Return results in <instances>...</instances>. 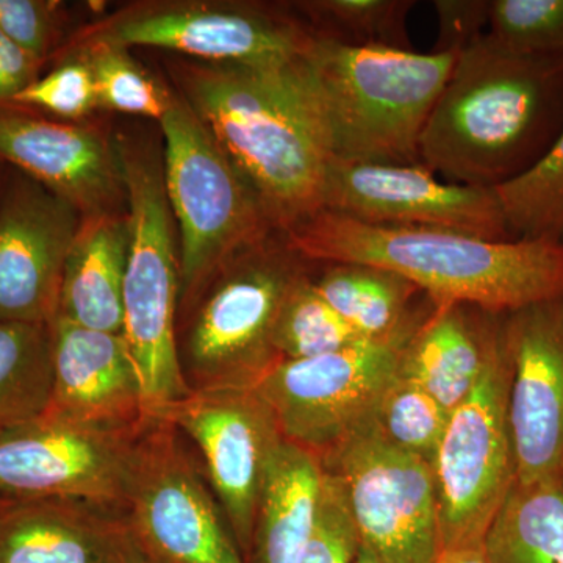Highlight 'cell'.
<instances>
[{
	"label": "cell",
	"mask_w": 563,
	"mask_h": 563,
	"mask_svg": "<svg viewBox=\"0 0 563 563\" xmlns=\"http://www.w3.org/2000/svg\"><path fill=\"white\" fill-rule=\"evenodd\" d=\"M429 313L387 339L361 340L331 354L274 363L254 388L273 410L282 437L322 461L368 426L398 377L404 346Z\"/></svg>",
	"instance_id": "obj_9"
},
{
	"label": "cell",
	"mask_w": 563,
	"mask_h": 563,
	"mask_svg": "<svg viewBox=\"0 0 563 563\" xmlns=\"http://www.w3.org/2000/svg\"><path fill=\"white\" fill-rule=\"evenodd\" d=\"M314 263L276 231L221 269L188 336L196 388L254 387L279 362L273 344L277 318Z\"/></svg>",
	"instance_id": "obj_7"
},
{
	"label": "cell",
	"mask_w": 563,
	"mask_h": 563,
	"mask_svg": "<svg viewBox=\"0 0 563 563\" xmlns=\"http://www.w3.org/2000/svg\"><path fill=\"white\" fill-rule=\"evenodd\" d=\"M136 437L40 417L0 439V495L124 504Z\"/></svg>",
	"instance_id": "obj_15"
},
{
	"label": "cell",
	"mask_w": 563,
	"mask_h": 563,
	"mask_svg": "<svg viewBox=\"0 0 563 563\" xmlns=\"http://www.w3.org/2000/svg\"><path fill=\"white\" fill-rule=\"evenodd\" d=\"M10 498H5V496L0 495V510H2V507L5 506L7 501H9Z\"/></svg>",
	"instance_id": "obj_42"
},
{
	"label": "cell",
	"mask_w": 563,
	"mask_h": 563,
	"mask_svg": "<svg viewBox=\"0 0 563 563\" xmlns=\"http://www.w3.org/2000/svg\"><path fill=\"white\" fill-rule=\"evenodd\" d=\"M496 192L515 240L563 244V131L542 161Z\"/></svg>",
	"instance_id": "obj_28"
},
{
	"label": "cell",
	"mask_w": 563,
	"mask_h": 563,
	"mask_svg": "<svg viewBox=\"0 0 563 563\" xmlns=\"http://www.w3.org/2000/svg\"><path fill=\"white\" fill-rule=\"evenodd\" d=\"M450 412L412 380L396 377L373 415L374 431L396 450L432 465Z\"/></svg>",
	"instance_id": "obj_31"
},
{
	"label": "cell",
	"mask_w": 563,
	"mask_h": 563,
	"mask_svg": "<svg viewBox=\"0 0 563 563\" xmlns=\"http://www.w3.org/2000/svg\"><path fill=\"white\" fill-rule=\"evenodd\" d=\"M312 274L296 284L282 306L273 340L279 361L318 357L363 340L325 302L314 287Z\"/></svg>",
	"instance_id": "obj_29"
},
{
	"label": "cell",
	"mask_w": 563,
	"mask_h": 563,
	"mask_svg": "<svg viewBox=\"0 0 563 563\" xmlns=\"http://www.w3.org/2000/svg\"><path fill=\"white\" fill-rule=\"evenodd\" d=\"M10 107L44 111L66 122L80 120L99 107L95 77L87 63L73 55L46 76L33 80Z\"/></svg>",
	"instance_id": "obj_33"
},
{
	"label": "cell",
	"mask_w": 563,
	"mask_h": 563,
	"mask_svg": "<svg viewBox=\"0 0 563 563\" xmlns=\"http://www.w3.org/2000/svg\"><path fill=\"white\" fill-rule=\"evenodd\" d=\"M432 5L439 24L432 52L459 55L487 33L492 0H435Z\"/></svg>",
	"instance_id": "obj_36"
},
{
	"label": "cell",
	"mask_w": 563,
	"mask_h": 563,
	"mask_svg": "<svg viewBox=\"0 0 563 563\" xmlns=\"http://www.w3.org/2000/svg\"><path fill=\"white\" fill-rule=\"evenodd\" d=\"M325 470L321 457L282 440L258 492L246 563H298L320 514Z\"/></svg>",
	"instance_id": "obj_22"
},
{
	"label": "cell",
	"mask_w": 563,
	"mask_h": 563,
	"mask_svg": "<svg viewBox=\"0 0 563 563\" xmlns=\"http://www.w3.org/2000/svg\"><path fill=\"white\" fill-rule=\"evenodd\" d=\"M457 54L354 47L314 38L306 52L332 157L421 165L426 122Z\"/></svg>",
	"instance_id": "obj_4"
},
{
	"label": "cell",
	"mask_w": 563,
	"mask_h": 563,
	"mask_svg": "<svg viewBox=\"0 0 563 563\" xmlns=\"http://www.w3.org/2000/svg\"><path fill=\"white\" fill-rule=\"evenodd\" d=\"M284 233L307 261L380 266L412 282L435 303L512 313L563 296V244L366 224L329 210Z\"/></svg>",
	"instance_id": "obj_3"
},
{
	"label": "cell",
	"mask_w": 563,
	"mask_h": 563,
	"mask_svg": "<svg viewBox=\"0 0 563 563\" xmlns=\"http://www.w3.org/2000/svg\"><path fill=\"white\" fill-rule=\"evenodd\" d=\"M52 376V324L0 321V439L46 412Z\"/></svg>",
	"instance_id": "obj_26"
},
{
	"label": "cell",
	"mask_w": 563,
	"mask_h": 563,
	"mask_svg": "<svg viewBox=\"0 0 563 563\" xmlns=\"http://www.w3.org/2000/svg\"><path fill=\"white\" fill-rule=\"evenodd\" d=\"M58 3L47 0H0V31L41 63L58 36Z\"/></svg>",
	"instance_id": "obj_35"
},
{
	"label": "cell",
	"mask_w": 563,
	"mask_h": 563,
	"mask_svg": "<svg viewBox=\"0 0 563 563\" xmlns=\"http://www.w3.org/2000/svg\"><path fill=\"white\" fill-rule=\"evenodd\" d=\"M314 38L354 47L412 51L407 18L412 0H313L298 3Z\"/></svg>",
	"instance_id": "obj_27"
},
{
	"label": "cell",
	"mask_w": 563,
	"mask_h": 563,
	"mask_svg": "<svg viewBox=\"0 0 563 563\" xmlns=\"http://www.w3.org/2000/svg\"><path fill=\"white\" fill-rule=\"evenodd\" d=\"M73 203L20 172L0 191V321L52 324L79 232Z\"/></svg>",
	"instance_id": "obj_16"
},
{
	"label": "cell",
	"mask_w": 563,
	"mask_h": 563,
	"mask_svg": "<svg viewBox=\"0 0 563 563\" xmlns=\"http://www.w3.org/2000/svg\"><path fill=\"white\" fill-rule=\"evenodd\" d=\"M121 561L122 563H158L141 550L135 540H133L125 523L121 537Z\"/></svg>",
	"instance_id": "obj_38"
},
{
	"label": "cell",
	"mask_w": 563,
	"mask_h": 563,
	"mask_svg": "<svg viewBox=\"0 0 563 563\" xmlns=\"http://www.w3.org/2000/svg\"><path fill=\"white\" fill-rule=\"evenodd\" d=\"M0 162L73 203L81 217L114 213L125 196L120 144L76 122L0 107Z\"/></svg>",
	"instance_id": "obj_18"
},
{
	"label": "cell",
	"mask_w": 563,
	"mask_h": 563,
	"mask_svg": "<svg viewBox=\"0 0 563 563\" xmlns=\"http://www.w3.org/2000/svg\"><path fill=\"white\" fill-rule=\"evenodd\" d=\"M179 84L279 231L322 210L333 157L306 54L272 66L187 65Z\"/></svg>",
	"instance_id": "obj_1"
},
{
	"label": "cell",
	"mask_w": 563,
	"mask_h": 563,
	"mask_svg": "<svg viewBox=\"0 0 563 563\" xmlns=\"http://www.w3.org/2000/svg\"><path fill=\"white\" fill-rule=\"evenodd\" d=\"M161 124L163 184L179 224L180 296L187 299L279 229L187 101L174 99Z\"/></svg>",
	"instance_id": "obj_5"
},
{
	"label": "cell",
	"mask_w": 563,
	"mask_h": 563,
	"mask_svg": "<svg viewBox=\"0 0 563 563\" xmlns=\"http://www.w3.org/2000/svg\"><path fill=\"white\" fill-rule=\"evenodd\" d=\"M487 32L510 49L563 58V0H492Z\"/></svg>",
	"instance_id": "obj_32"
},
{
	"label": "cell",
	"mask_w": 563,
	"mask_h": 563,
	"mask_svg": "<svg viewBox=\"0 0 563 563\" xmlns=\"http://www.w3.org/2000/svg\"><path fill=\"white\" fill-rule=\"evenodd\" d=\"M358 543L343 484L325 472L317 528L298 563H352Z\"/></svg>",
	"instance_id": "obj_34"
},
{
	"label": "cell",
	"mask_w": 563,
	"mask_h": 563,
	"mask_svg": "<svg viewBox=\"0 0 563 563\" xmlns=\"http://www.w3.org/2000/svg\"><path fill=\"white\" fill-rule=\"evenodd\" d=\"M85 40L168 49L210 65L272 66L301 57L313 35L280 7L252 2H146L92 25Z\"/></svg>",
	"instance_id": "obj_11"
},
{
	"label": "cell",
	"mask_w": 563,
	"mask_h": 563,
	"mask_svg": "<svg viewBox=\"0 0 563 563\" xmlns=\"http://www.w3.org/2000/svg\"><path fill=\"white\" fill-rule=\"evenodd\" d=\"M509 320L472 393L451 410L432 462L442 551L483 548L492 520L517 481L509 391Z\"/></svg>",
	"instance_id": "obj_8"
},
{
	"label": "cell",
	"mask_w": 563,
	"mask_h": 563,
	"mask_svg": "<svg viewBox=\"0 0 563 563\" xmlns=\"http://www.w3.org/2000/svg\"><path fill=\"white\" fill-rule=\"evenodd\" d=\"M166 421L133 443L124 506L136 544L158 563H246L217 496Z\"/></svg>",
	"instance_id": "obj_10"
},
{
	"label": "cell",
	"mask_w": 563,
	"mask_h": 563,
	"mask_svg": "<svg viewBox=\"0 0 563 563\" xmlns=\"http://www.w3.org/2000/svg\"><path fill=\"white\" fill-rule=\"evenodd\" d=\"M314 287L363 340L395 335L433 302L406 277L366 263H320Z\"/></svg>",
	"instance_id": "obj_24"
},
{
	"label": "cell",
	"mask_w": 563,
	"mask_h": 563,
	"mask_svg": "<svg viewBox=\"0 0 563 563\" xmlns=\"http://www.w3.org/2000/svg\"><path fill=\"white\" fill-rule=\"evenodd\" d=\"M43 63L25 54L0 31V107H10L14 98L38 79Z\"/></svg>",
	"instance_id": "obj_37"
},
{
	"label": "cell",
	"mask_w": 563,
	"mask_h": 563,
	"mask_svg": "<svg viewBox=\"0 0 563 563\" xmlns=\"http://www.w3.org/2000/svg\"><path fill=\"white\" fill-rule=\"evenodd\" d=\"M2 165L3 163L0 162V191H2L3 181H5V174L2 172Z\"/></svg>",
	"instance_id": "obj_41"
},
{
	"label": "cell",
	"mask_w": 563,
	"mask_h": 563,
	"mask_svg": "<svg viewBox=\"0 0 563 563\" xmlns=\"http://www.w3.org/2000/svg\"><path fill=\"white\" fill-rule=\"evenodd\" d=\"M322 210L366 224L446 229L495 242L515 240L496 188L442 180L422 165L332 158Z\"/></svg>",
	"instance_id": "obj_13"
},
{
	"label": "cell",
	"mask_w": 563,
	"mask_h": 563,
	"mask_svg": "<svg viewBox=\"0 0 563 563\" xmlns=\"http://www.w3.org/2000/svg\"><path fill=\"white\" fill-rule=\"evenodd\" d=\"M352 563H384L380 561L379 555L374 553L372 548L366 547L365 543H358L357 553H355L354 562Z\"/></svg>",
	"instance_id": "obj_40"
},
{
	"label": "cell",
	"mask_w": 563,
	"mask_h": 563,
	"mask_svg": "<svg viewBox=\"0 0 563 563\" xmlns=\"http://www.w3.org/2000/svg\"><path fill=\"white\" fill-rule=\"evenodd\" d=\"M563 131V58L484 33L459 54L426 122L420 163L444 180L498 188L537 165Z\"/></svg>",
	"instance_id": "obj_2"
},
{
	"label": "cell",
	"mask_w": 563,
	"mask_h": 563,
	"mask_svg": "<svg viewBox=\"0 0 563 563\" xmlns=\"http://www.w3.org/2000/svg\"><path fill=\"white\" fill-rule=\"evenodd\" d=\"M51 418L84 428L140 435L147 424L143 390L122 333L52 322Z\"/></svg>",
	"instance_id": "obj_19"
},
{
	"label": "cell",
	"mask_w": 563,
	"mask_h": 563,
	"mask_svg": "<svg viewBox=\"0 0 563 563\" xmlns=\"http://www.w3.org/2000/svg\"><path fill=\"white\" fill-rule=\"evenodd\" d=\"M77 55L95 77L99 107L158 121L172 109L176 98L141 68L125 47L85 40Z\"/></svg>",
	"instance_id": "obj_30"
},
{
	"label": "cell",
	"mask_w": 563,
	"mask_h": 563,
	"mask_svg": "<svg viewBox=\"0 0 563 563\" xmlns=\"http://www.w3.org/2000/svg\"><path fill=\"white\" fill-rule=\"evenodd\" d=\"M131 250L122 291V336L143 390L147 421H161L190 395L176 344V302L180 262L163 169L154 158L120 144Z\"/></svg>",
	"instance_id": "obj_6"
},
{
	"label": "cell",
	"mask_w": 563,
	"mask_h": 563,
	"mask_svg": "<svg viewBox=\"0 0 563 563\" xmlns=\"http://www.w3.org/2000/svg\"><path fill=\"white\" fill-rule=\"evenodd\" d=\"M131 221L117 213L81 220L66 258L58 317L81 328L122 333V291Z\"/></svg>",
	"instance_id": "obj_23"
},
{
	"label": "cell",
	"mask_w": 563,
	"mask_h": 563,
	"mask_svg": "<svg viewBox=\"0 0 563 563\" xmlns=\"http://www.w3.org/2000/svg\"><path fill=\"white\" fill-rule=\"evenodd\" d=\"M509 417L517 483L559 479L563 466V296L509 313Z\"/></svg>",
	"instance_id": "obj_17"
},
{
	"label": "cell",
	"mask_w": 563,
	"mask_h": 563,
	"mask_svg": "<svg viewBox=\"0 0 563 563\" xmlns=\"http://www.w3.org/2000/svg\"><path fill=\"white\" fill-rule=\"evenodd\" d=\"M161 421L198 444L214 495L246 562L263 474L284 440L273 410L254 387L192 388Z\"/></svg>",
	"instance_id": "obj_14"
},
{
	"label": "cell",
	"mask_w": 563,
	"mask_h": 563,
	"mask_svg": "<svg viewBox=\"0 0 563 563\" xmlns=\"http://www.w3.org/2000/svg\"><path fill=\"white\" fill-rule=\"evenodd\" d=\"M483 550L487 563H563L561 481H515L485 533Z\"/></svg>",
	"instance_id": "obj_25"
},
{
	"label": "cell",
	"mask_w": 563,
	"mask_h": 563,
	"mask_svg": "<svg viewBox=\"0 0 563 563\" xmlns=\"http://www.w3.org/2000/svg\"><path fill=\"white\" fill-rule=\"evenodd\" d=\"M559 481H561V484H562V487H563V466H562L561 476H559Z\"/></svg>",
	"instance_id": "obj_43"
},
{
	"label": "cell",
	"mask_w": 563,
	"mask_h": 563,
	"mask_svg": "<svg viewBox=\"0 0 563 563\" xmlns=\"http://www.w3.org/2000/svg\"><path fill=\"white\" fill-rule=\"evenodd\" d=\"M509 313L470 303H435L404 346L399 376L420 385L448 412L472 393Z\"/></svg>",
	"instance_id": "obj_20"
},
{
	"label": "cell",
	"mask_w": 563,
	"mask_h": 563,
	"mask_svg": "<svg viewBox=\"0 0 563 563\" xmlns=\"http://www.w3.org/2000/svg\"><path fill=\"white\" fill-rule=\"evenodd\" d=\"M435 563H487L483 548L442 551Z\"/></svg>",
	"instance_id": "obj_39"
},
{
	"label": "cell",
	"mask_w": 563,
	"mask_h": 563,
	"mask_svg": "<svg viewBox=\"0 0 563 563\" xmlns=\"http://www.w3.org/2000/svg\"><path fill=\"white\" fill-rule=\"evenodd\" d=\"M339 477L358 539L384 563H435L442 553L432 465L396 450L369 422L322 459Z\"/></svg>",
	"instance_id": "obj_12"
},
{
	"label": "cell",
	"mask_w": 563,
	"mask_h": 563,
	"mask_svg": "<svg viewBox=\"0 0 563 563\" xmlns=\"http://www.w3.org/2000/svg\"><path fill=\"white\" fill-rule=\"evenodd\" d=\"M88 506L69 499H9L0 510V563H122L124 521Z\"/></svg>",
	"instance_id": "obj_21"
}]
</instances>
